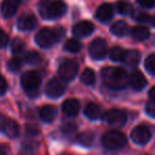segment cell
<instances>
[{"mask_svg": "<svg viewBox=\"0 0 155 155\" xmlns=\"http://www.w3.org/2000/svg\"><path fill=\"white\" fill-rule=\"evenodd\" d=\"M3 131L10 138H15L19 135V126L15 120L6 118V121L3 127Z\"/></svg>", "mask_w": 155, "mask_h": 155, "instance_id": "cell-18", "label": "cell"}, {"mask_svg": "<svg viewBox=\"0 0 155 155\" xmlns=\"http://www.w3.org/2000/svg\"><path fill=\"white\" fill-rule=\"evenodd\" d=\"M8 41V35H6L5 33L2 31L1 29H0V48H2V47H4V45H6Z\"/></svg>", "mask_w": 155, "mask_h": 155, "instance_id": "cell-37", "label": "cell"}, {"mask_svg": "<svg viewBox=\"0 0 155 155\" xmlns=\"http://www.w3.org/2000/svg\"><path fill=\"white\" fill-rule=\"evenodd\" d=\"M65 91L64 84L60 81L57 78H53L51 79L47 84V88H45V92L47 95L50 96L51 98H57L60 97Z\"/></svg>", "mask_w": 155, "mask_h": 155, "instance_id": "cell-10", "label": "cell"}, {"mask_svg": "<svg viewBox=\"0 0 155 155\" xmlns=\"http://www.w3.org/2000/svg\"><path fill=\"white\" fill-rule=\"evenodd\" d=\"M8 68L11 72H17L21 68V60L18 57H13L8 60Z\"/></svg>", "mask_w": 155, "mask_h": 155, "instance_id": "cell-29", "label": "cell"}, {"mask_svg": "<svg viewBox=\"0 0 155 155\" xmlns=\"http://www.w3.org/2000/svg\"><path fill=\"white\" fill-rule=\"evenodd\" d=\"M124 60L127 64L131 65V67H135L138 64L139 60H140V53L136 50H130V51L126 52V56H124Z\"/></svg>", "mask_w": 155, "mask_h": 155, "instance_id": "cell-21", "label": "cell"}, {"mask_svg": "<svg viewBox=\"0 0 155 155\" xmlns=\"http://www.w3.org/2000/svg\"><path fill=\"white\" fill-rule=\"evenodd\" d=\"M25 61H27L29 64L32 65H36L39 64L41 61H42V57L40 56V54L36 51H30L25 54Z\"/></svg>", "mask_w": 155, "mask_h": 155, "instance_id": "cell-25", "label": "cell"}, {"mask_svg": "<svg viewBox=\"0 0 155 155\" xmlns=\"http://www.w3.org/2000/svg\"><path fill=\"white\" fill-rule=\"evenodd\" d=\"M131 35H132V37L135 40L143 41V40H146V39L149 37L150 31L148 28L143 27V25H136V27H134L132 29Z\"/></svg>", "mask_w": 155, "mask_h": 155, "instance_id": "cell-20", "label": "cell"}, {"mask_svg": "<svg viewBox=\"0 0 155 155\" xmlns=\"http://www.w3.org/2000/svg\"><path fill=\"white\" fill-rule=\"evenodd\" d=\"M84 114L90 119H98L101 116H104V115H102L101 108H100L97 104H94V102H91V104H89L88 106L86 107V109H84Z\"/></svg>", "mask_w": 155, "mask_h": 155, "instance_id": "cell-19", "label": "cell"}, {"mask_svg": "<svg viewBox=\"0 0 155 155\" xmlns=\"http://www.w3.org/2000/svg\"><path fill=\"white\" fill-rule=\"evenodd\" d=\"M111 32L115 35V36L121 37L127 34L128 32V25L124 21H116L114 25L111 27Z\"/></svg>", "mask_w": 155, "mask_h": 155, "instance_id": "cell-23", "label": "cell"}, {"mask_svg": "<svg viewBox=\"0 0 155 155\" xmlns=\"http://www.w3.org/2000/svg\"><path fill=\"white\" fill-rule=\"evenodd\" d=\"M62 155H69V154H62Z\"/></svg>", "mask_w": 155, "mask_h": 155, "instance_id": "cell-43", "label": "cell"}, {"mask_svg": "<svg viewBox=\"0 0 155 155\" xmlns=\"http://www.w3.org/2000/svg\"><path fill=\"white\" fill-rule=\"evenodd\" d=\"M18 8L17 0H4L1 3V14L4 18H10L16 13Z\"/></svg>", "mask_w": 155, "mask_h": 155, "instance_id": "cell-15", "label": "cell"}, {"mask_svg": "<svg viewBox=\"0 0 155 155\" xmlns=\"http://www.w3.org/2000/svg\"><path fill=\"white\" fill-rule=\"evenodd\" d=\"M133 18L137 21H140V22H146V21H149L151 20V17H150L149 14L147 13H143V12H136L134 13L133 15Z\"/></svg>", "mask_w": 155, "mask_h": 155, "instance_id": "cell-31", "label": "cell"}, {"mask_svg": "<svg viewBox=\"0 0 155 155\" xmlns=\"http://www.w3.org/2000/svg\"><path fill=\"white\" fill-rule=\"evenodd\" d=\"M76 130V124L73 123H67L62 126V131L65 134H71Z\"/></svg>", "mask_w": 155, "mask_h": 155, "instance_id": "cell-33", "label": "cell"}, {"mask_svg": "<svg viewBox=\"0 0 155 155\" xmlns=\"http://www.w3.org/2000/svg\"><path fill=\"white\" fill-rule=\"evenodd\" d=\"M95 17L101 22H107L113 17V8L110 3H104L97 8Z\"/></svg>", "mask_w": 155, "mask_h": 155, "instance_id": "cell-12", "label": "cell"}, {"mask_svg": "<svg viewBox=\"0 0 155 155\" xmlns=\"http://www.w3.org/2000/svg\"><path fill=\"white\" fill-rule=\"evenodd\" d=\"M81 81L86 84H93L95 82V73L92 69H86L81 74Z\"/></svg>", "mask_w": 155, "mask_h": 155, "instance_id": "cell-27", "label": "cell"}, {"mask_svg": "<svg viewBox=\"0 0 155 155\" xmlns=\"http://www.w3.org/2000/svg\"><path fill=\"white\" fill-rule=\"evenodd\" d=\"M151 21H152V25H154V27H155V15H154V16H153V17H152Z\"/></svg>", "mask_w": 155, "mask_h": 155, "instance_id": "cell-42", "label": "cell"}, {"mask_svg": "<svg viewBox=\"0 0 155 155\" xmlns=\"http://www.w3.org/2000/svg\"><path fill=\"white\" fill-rule=\"evenodd\" d=\"M25 43L23 42L20 38L14 39L12 42V45H11L12 51L14 52V53H20V52H22L23 49H25Z\"/></svg>", "mask_w": 155, "mask_h": 155, "instance_id": "cell-30", "label": "cell"}, {"mask_svg": "<svg viewBox=\"0 0 155 155\" xmlns=\"http://www.w3.org/2000/svg\"><path fill=\"white\" fill-rule=\"evenodd\" d=\"M102 143L109 149H120L126 146L127 137L119 131H109L102 136Z\"/></svg>", "mask_w": 155, "mask_h": 155, "instance_id": "cell-5", "label": "cell"}, {"mask_svg": "<svg viewBox=\"0 0 155 155\" xmlns=\"http://www.w3.org/2000/svg\"><path fill=\"white\" fill-rule=\"evenodd\" d=\"M39 12L43 18H58L67 12V4L63 0H55L53 2H42L39 6Z\"/></svg>", "mask_w": 155, "mask_h": 155, "instance_id": "cell-3", "label": "cell"}, {"mask_svg": "<svg viewBox=\"0 0 155 155\" xmlns=\"http://www.w3.org/2000/svg\"><path fill=\"white\" fill-rule=\"evenodd\" d=\"M62 30L51 29V28H42L37 32L35 36L37 45L41 48H50L56 42H58L60 37L62 36Z\"/></svg>", "mask_w": 155, "mask_h": 155, "instance_id": "cell-2", "label": "cell"}, {"mask_svg": "<svg viewBox=\"0 0 155 155\" xmlns=\"http://www.w3.org/2000/svg\"><path fill=\"white\" fill-rule=\"evenodd\" d=\"M5 121H6V118L1 114V113H0V130H1V129L3 130V127H4Z\"/></svg>", "mask_w": 155, "mask_h": 155, "instance_id": "cell-39", "label": "cell"}, {"mask_svg": "<svg viewBox=\"0 0 155 155\" xmlns=\"http://www.w3.org/2000/svg\"><path fill=\"white\" fill-rule=\"evenodd\" d=\"M130 84L135 90H141L147 84V79H146V77L141 72L135 71L130 76Z\"/></svg>", "mask_w": 155, "mask_h": 155, "instance_id": "cell-17", "label": "cell"}, {"mask_svg": "<svg viewBox=\"0 0 155 155\" xmlns=\"http://www.w3.org/2000/svg\"><path fill=\"white\" fill-rule=\"evenodd\" d=\"M72 31H73V34L76 35V36L84 37V36H88V35L92 34V32L94 31V25L90 21L84 20V21H80V22L76 23L73 27V29H72Z\"/></svg>", "mask_w": 155, "mask_h": 155, "instance_id": "cell-11", "label": "cell"}, {"mask_svg": "<svg viewBox=\"0 0 155 155\" xmlns=\"http://www.w3.org/2000/svg\"><path fill=\"white\" fill-rule=\"evenodd\" d=\"M41 84V77L37 72L29 71L21 76V86L29 95H36Z\"/></svg>", "mask_w": 155, "mask_h": 155, "instance_id": "cell-4", "label": "cell"}, {"mask_svg": "<svg viewBox=\"0 0 155 155\" xmlns=\"http://www.w3.org/2000/svg\"><path fill=\"white\" fill-rule=\"evenodd\" d=\"M57 115V110L53 106H43L39 110V117L45 123H52Z\"/></svg>", "mask_w": 155, "mask_h": 155, "instance_id": "cell-16", "label": "cell"}, {"mask_svg": "<svg viewBox=\"0 0 155 155\" xmlns=\"http://www.w3.org/2000/svg\"><path fill=\"white\" fill-rule=\"evenodd\" d=\"M37 25V19L34 15H25V16H21L20 18L17 21V25L20 30L22 31H30L33 30Z\"/></svg>", "mask_w": 155, "mask_h": 155, "instance_id": "cell-14", "label": "cell"}, {"mask_svg": "<svg viewBox=\"0 0 155 155\" xmlns=\"http://www.w3.org/2000/svg\"><path fill=\"white\" fill-rule=\"evenodd\" d=\"M78 71V64L74 60L67 59L59 65V75L65 81H70L76 76Z\"/></svg>", "mask_w": 155, "mask_h": 155, "instance_id": "cell-6", "label": "cell"}, {"mask_svg": "<svg viewBox=\"0 0 155 155\" xmlns=\"http://www.w3.org/2000/svg\"><path fill=\"white\" fill-rule=\"evenodd\" d=\"M27 131H28V133H30L31 135H35V134H38L39 133V131H38V129H37V127H28V129H27Z\"/></svg>", "mask_w": 155, "mask_h": 155, "instance_id": "cell-38", "label": "cell"}, {"mask_svg": "<svg viewBox=\"0 0 155 155\" xmlns=\"http://www.w3.org/2000/svg\"><path fill=\"white\" fill-rule=\"evenodd\" d=\"M0 155H8V148L4 145H0Z\"/></svg>", "mask_w": 155, "mask_h": 155, "instance_id": "cell-40", "label": "cell"}, {"mask_svg": "<svg viewBox=\"0 0 155 155\" xmlns=\"http://www.w3.org/2000/svg\"><path fill=\"white\" fill-rule=\"evenodd\" d=\"M102 118L111 126L120 127L127 121V114L123 110L119 109H112V110L107 111L104 114Z\"/></svg>", "mask_w": 155, "mask_h": 155, "instance_id": "cell-7", "label": "cell"}, {"mask_svg": "<svg viewBox=\"0 0 155 155\" xmlns=\"http://www.w3.org/2000/svg\"><path fill=\"white\" fill-rule=\"evenodd\" d=\"M137 3L143 8H153L155 5V0H136Z\"/></svg>", "mask_w": 155, "mask_h": 155, "instance_id": "cell-35", "label": "cell"}, {"mask_svg": "<svg viewBox=\"0 0 155 155\" xmlns=\"http://www.w3.org/2000/svg\"><path fill=\"white\" fill-rule=\"evenodd\" d=\"M146 112L148 113V115H150L151 117H154L155 118V101H151L147 104Z\"/></svg>", "mask_w": 155, "mask_h": 155, "instance_id": "cell-34", "label": "cell"}, {"mask_svg": "<svg viewBox=\"0 0 155 155\" xmlns=\"http://www.w3.org/2000/svg\"><path fill=\"white\" fill-rule=\"evenodd\" d=\"M8 90V82L2 76H0V95H3Z\"/></svg>", "mask_w": 155, "mask_h": 155, "instance_id": "cell-36", "label": "cell"}, {"mask_svg": "<svg viewBox=\"0 0 155 155\" xmlns=\"http://www.w3.org/2000/svg\"><path fill=\"white\" fill-rule=\"evenodd\" d=\"M108 51V45L104 39L96 38L89 45V53L94 59H102Z\"/></svg>", "mask_w": 155, "mask_h": 155, "instance_id": "cell-8", "label": "cell"}, {"mask_svg": "<svg viewBox=\"0 0 155 155\" xmlns=\"http://www.w3.org/2000/svg\"><path fill=\"white\" fill-rule=\"evenodd\" d=\"M126 51L120 47H114L110 52V58L113 61H120L124 59Z\"/></svg>", "mask_w": 155, "mask_h": 155, "instance_id": "cell-26", "label": "cell"}, {"mask_svg": "<svg viewBox=\"0 0 155 155\" xmlns=\"http://www.w3.org/2000/svg\"><path fill=\"white\" fill-rule=\"evenodd\" d=\"M145 68L150 74L155 75V54H151L145 61Z\"/></svg>", "mask_w": 155, "mask_h": 155, "instance_id": "cell-28", "label": "cell"}, {"mask_svg": "<svg viewBox=\"0 0 155 155\" xmlns=\"http://www.w3.org/2000/svg\"><path fill=\"white\" fill-rule=\"evenodd\" d=\"M116 10H117V12L120 13V14H126V13H128L129 10H130V5H129L128 2L120 0V1H118L116 3Z\"/></svg>", "mask_w": 155, "mask_h": 155, "instance_id": "cell-32", "label": "cell"}, {"mask_svg": "<svg viewBox=\"0 0 155 155\" xmlns=\"http://www.w3.org/2000/svg\"><path fill=\"white\" fill-rule=\"evenodd\" d=\"M64 49L67 51L71 52V53H77V52L80 51L81 49V43L78 39L75 38H71L65 42L64 45Z\"/></svg>", "mask_w": 155, "mask_h": 155, "instance_id": "cell-24", "label": "cell"}, {"mask_svg": "<svg viewBox=\"0 0 155 155\" xmlns=\"http://www.w3.org/2000/svg\"><path fill=\"white\" fill-rule=\"evenodd\" d=\"M149 95L151 97V99H153V101H155V86L153 88H151V90L149 91Z\"/></svg>", "mask_w": 155, "mask_h": 155, "instance_id": "cell-41", "label": "cell"}, {"mask_svg": "<svg viewBox=\"0 0 155 155\" xmlns=\"http://www.w3.org/2000/svg\"><path fill=\"white\" fill-rule=\"evenodd\" d=\"M76 140H77V143H80V145L89 147V146L92 145V143L94 140V134L92 132H89V131H87V132H82V133H80V134L77 135Z\"/></svg>", "mask_w": 155, "mask_h": 155, "instance_id": "cell-22", "label": "cell"}, {"mask_svg": "<svg viewBox=\"0 0 155 155\" xmlns=\"http://www.w3.org/2000/svg\"><path fill=\"white\" fill-rule=\"evenodd\" d=\"M79 101L74 98H69L62 104V112L68 116H75L79 112Z\"/></svg>", "mask_w": 155, "mask_h": 155, "instance_id": "cell-13", "label": "cell"}, {"mask_svg": "<svg viewBox=\"0 0 155 155\" xmlns=\"http://www.w3.org/2000/svg\"><path fill=\"white\" fill-rule=\"evenodd\" d=\"M101 77L107 87L114 90L124 89L129 82V76L123 68L107 67L101 71Z\"/></svg>", "mask_w": 155, "mask_h": 155, "instance_id": "cell-1", "label": "cell"}, {"mask_svg": "<svg viewBox=\"0 0 155 155\" xmlns=\"http://www.w3.org/2000/svg\"><path fill=\"white\" fill-rule=\"evenodd\" d=\"M131 138L137 145H145L151 138V131L145 124H139L133 129Z\"/></svg>", "mask_w": 155, "mask_h": 155, "instance_id": "cell-9", "label": "cell"}]
</instances>
